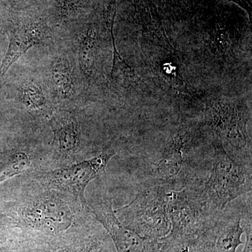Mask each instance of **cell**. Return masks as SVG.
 <instances>
[{
    "mask_svg": "<svg viewBox=\"0 0 252 252\" xmlns=\"http://www.w3.org/2000/svg\"><path fill=\"white\" fill-rule=\"evenodd\" d=\"M246 230L247 241L245 243V249H244L243 252H252V223L248 225L247 228H245Z\"/></svg>",
    "mask_w": 252,
    "mask_h": 252,
    "instance_id": "cell-16",
    "label": "cell"
},
{
    "mask_svg": "<svg viewBox=\"0 0 252 252\" xmlns=\"http://www.w3.org/2000/svg\"><path fill=\"white\" fill-rule=\"evenodd\" d=\"M9 234L4 225L0 224V245H4L9 241Z\"/></svg>",
    "mask_w": 252,
    "mask_h": 252,
    "instance_id": "cell-17",
    "label": "cell"
},
{
    "mask_svg": "<svg viewBox=\"0 0 252 252\" xmlns=\"http://www.w3.org/2000/svg\"><path fill=\"white\" fill-rule=\"evenodd\" d=\"M94 42L95 39L92 33L88 31L81 34L77 43V59L81 72L89 79L92 74L94 63Z\"/></svg>",
    "mask_w": 252,
    "mask_h": 252,
    "instance_id": "cell-15",
    "label": "cell"
},
{
    "mask_svg": "<svg viewBox=\"0 0 252 252\" xmlns=\"http://www.w3.org/2000/svg\"><path fill=\"white\" fill-rule=\"evenodd\" d=\"M6 34L9 38V47L0 65V77L31 48L40 44L46 39L45 30L36 23L17 25L9 30Z\"/></svg>",
    "mask_w": 252,
    "mask_h": 252,
    "instance_id": "cell-8",
    "label": "cell"
},
{
    "mask_svg": "<svg viewBox=\"0 0 252 252\" xmlns=\"http://www.w3.org/2000/svg\"><path fill=\"white\" fill-rule=\"evenodd\" d=\"M215 149L211 174L205 190L217 208L223 210L227 204L248 191L251 185L249 174L242 164L220 144L215 146Z\"/></svg>",
    "mask_w": 252,
    "mask_h": 252,
    "instance_id": "cell-4",
    "label": "cell"
},
{
    "mask_svg": "<svg viewBox=\"0 0 252 252\" xmlns=\"http://www.w3.org/2000/svg\"><path fill=\"white\" fill-rule=\"evenodd\" d=\"M185 132L180 130L175 138L165 147L157 170L161 180L170 182L177 180L185 163L187 142Z\"/></svg>",
    "mask_w": 252,
    "mask_h": 252,
    "instance_id": "cell-10",
    "label": "cell"
},
{
    "mask_svg": "<svg viewBox=\"0 0 252 252\" xmlns=\"http://www.w3.org/2000/svg\"><path fill=\"white\" fill-rule=\"evenodd\" d=\"M114 150L104 151L96 157L51 171L41 172L37 180L46 189L72 195L83 207H88L85 190L89 183L104 174Z\"/></svg>",
    "mask_w": 252,
    "mask_h": 252,
    "instance_id": "cell-3",
    "label": "cell"
},
{
    "mask_svg": "<svg viewBox=\"0 0 252 252\" xmlns=\"http://www.w3.org/2000/svg\"><path fill=\"white\" fill-rule=\"evenodd\" d=\"M8 215L26 240L41 245L67 233L75 220L63 193L50 189L16 204Z\"/></svg>",
    "mask_w": 252,
    "mask_h": 252,
    "instance_id": "cell-1",
    "label": "cell"
},
{
    "mask_svg": "<svg viewBox=\"0 0 252 252\" xmlns=\"http://www.w3.org/2000/svg\"><path fill=\"white\" fill-rule=\"evenodd\" d=\"M32 165L30 154L13 149L0 154V184L15 176L24 173Z\"/></svg>",
    "mask_w": 252,
    "mask_h": 252,
    "instance_id": "cell-14",
    "label": "cell"
},
{
    "mask_svg": "<svg viewBox=\"0 0 252 252\" xmlns=\"http://www.w3.org/2000/svg\"><path fill=\"white\" fill-rule=\"evenodd\" d=\"M21 103L28 112L41 114L49 111V99L46 90L38 81L27 79L23 81L18 88Z\"/></svg>",
    "mask_w": 252,
    "mask_h": 252,
    "instance_id": "cell-13",
    "label": "cell"
},
{
    "mask_svg": "<svg viewBox=\"0 0 252 252\" xmlns=\"http://www.w3.org/2000/svg\"><path fill=\"white\" fill-rule=\"evenodd\" d=\"M41 245L44 252H105L102 238L93 233L74 230Z\"/></svg>",
    "mask_w": 252,
    "mask_h": 252,
    "instance_id": "cell-9",
    "label": "cell"
},
{
    "mask_svg": "<svg viewBox=\"0 0 252 252\" xmlns=\"http://www.w3.org/2000/svg\"><path fill=\"white\" fill-rule=\"evenodd\" d=\"M0 252H18L16 250H11L9 249H5V248H0Z\"/></svg>",
    "mask_w": 252,
    "mask_h": 252,
    "instance_id": "cell-18",
    "label": "cell"
},
{
    "mask_svg": "<svg viewBox=\"0 0 252 252\" xmlns=\"http://www.w3.org/2000/svg\"><path fill=\"white\" fill-rule=\"evenodd\" d=\"M115 213L123 224L143 238L159 240L171 230L165 187L141 190L130 203L115 210Z\"/></svg>",
    "mask_w": 252,
    "mask_h": 252,
    "instance_id": "cell-2",
    "label": "cell"
},
{
    "mask_svg": "<svg viewBox=\"0 0 252 252\" xmlns=\"http://www.w3.org/2000/svg\"><path fill=\"white\" fill-rule=\"evenodd\" d=\"M49 124L54 133L53 148L58 157H74L81 143V131L77 119L70 112L59 109L51 112Z\"/></svg>",
    "mask_w": 252,
    "mask_h": 252,
    "instance_id": "cell-7",
    "label": "cell"
},
{
    "mask_svg": "<svg viewBox=\"0 0 252 252\" xmlns=\"http://www.w3.org/2000/svg\"><path fill=\"white\" fill-rule=\"evenodd\" d=\"M88 207L107 230L117 252H163L159 240L143 238L123 224L113 210L112 199L104 198Z\"/></svg>",
    "mask_w": 252,
    "mask_h": 252,
    "instance_id": "cell-6",
    "label": "cell"
},
{
    "mask_svg": "<svg viewBox=\"0 0 252 252\" xmlns=\"http://www.w3.org/2000/svg\"><path fill=\"white\" fill-rule=\"evenodd\" d=\"M48 75L50 86L58 97L69 99L75 94L74 68L67 56L54 58L50 64Z\"/></svg>",
    "mask_w": 252,
    "mask_h": 252,
    "instance_id": "cell-11",
    "label": "cell"
},
{
    "mask_svg": "<svg viewBox=\"0 0 252 252\" xmlns=\"http://www.w3.org/2000/svg\"><path fill=\"white\" fill-rule=\"evenodd\" d=\"M245 230L241 226V219L217 220L215 225L216 252H236L243 244L241 240Z\"/></svg>",
    "mask_w": 252,
    "mask_h": 252,
    "instance_id": "cell-12",
    "label": "cell"
},
{
    "mask_svg": "<svg viewBox=\"0 0 252 252\" xmlns=\"http://www.w3.org/2000/svg\"><path fill=\"white\" fill-rule=\"evenodd\" d=\"M168 209L171 220L169 234L160 240L175 242L189 240L201 233L215 219L204 215L205 197H198L188 190H167Z\"/></svg>",
    "mask_w": 252,
    "mask_h": 252,
    "instance_id": "cell-5",
    "label": "cell"
}]
</instances>
